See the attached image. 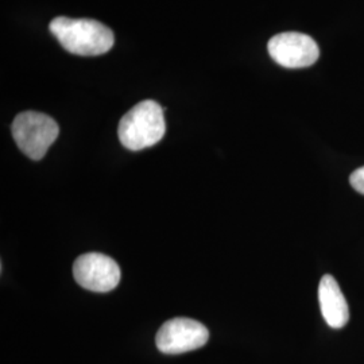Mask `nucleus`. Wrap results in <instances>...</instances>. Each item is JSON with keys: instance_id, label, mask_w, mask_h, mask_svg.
I'll list each match as a JSON object with an SVG mask.
<instances>
[{"instance_id": "1", "label": "nucleus", "mask_w": 364, "mask_h": 364, "mask_svg": "<svg viewBox=\"0 0 364 364\" xmlns=\"http://www.w3.org/2000/svg\"><path fill=\"white\" fill-rule=\"evenodd\" d=\"M50 33L66 52L77 55H100L114 46V33L109 27L95 19L54 18Z\"/></svg>"}, {"instance_id": "2", "label": "nucleus", "mask_w": 364, "mask_h": 364, "mask_svg": "<svg viewBox=\"0 0 364 364\" xmlns=\"http://www.w3.org/2000/svg\"><path fill=\"white\" fill-rule=\"evenodd\" d=\"M166 131L161 105L144 100L132 107L119 123L120 144L131 151H139L158 144Z\"/></svg>"}, {"instance_id": "3", "label": "nucleus", "mask_w": 364, "mask_h": 364, "mask_svg": "<svg viewBox=\"0 0 364 364\" xmlns=\"http://www.w3.org/2000/svg\"><path fill=\"white\" fill-rule=\"evenodd\" d=\"M11 130L15 144L25 156L34 161L45 156L60 134L58 124L52 117L34 111L22 112L15 117Z\"/></svg>"}, {"instance_id": "4", "label": "nucleus", "mask_w": 364, "mask_h": 364, "mask_svg": "<svg viewBox=\"0 0 364 364\" xmlns=\"http://www.w3.org/2000/svg\"><path fill=\"white\" fill-rule=\"evenodd\" d=\"M208 338V329L201 323L177 317L161 326L156 333V344L159 351L176 355L198 350L207 344Z\"/></svg>"}, {"instance_id": "5", "label": "nucleus", "mask_w": 364, "mask_h": 364, "mask_svg": "<svg viewBox=\"0 0 364 364\" xmlns=\"http://www.w3.org/2000/svg\"><path fill=\"white\" fill-rule=\"evenodd\" d=\"M267 49L277 64L290 69L308 68L320 57V49L316 41L296 31L277 34L269 41Z\"/></svg>"}, {"instance_id": "6", "label": "nucleus", "mask_w": 364, "mask_h": 364, "mask_svg": "<svg viewBox=\"0 0 364 364\" xmlns=\"http://www.w3.org/2000/svg\"><path fill=\"white\" fill-rule=\"evenodd\" d=\"M73 277L78 285L96 293H107L117 287L120 269L117 262L99 252L78 257L73 264Z\"/></svg>"}, {"instance_id": "7", "label": "nucleus", "mask_w": 364, "mask_h": 364, "mask_svg": "<svg viewBox=\"0 0 364 364\" xmlns=\"http://www.w3.org/2000/svg\"><path fill=\"white\" fill-rule=\"evenodd\" d=\"M318 301L328 326L333 329L347 326L350 320L348 304L333 275L326 274L321 278L318 285Z\"/></svg>"}, {"instance_id": "8", "label": "nucleus", "mask_w": 364, "mask_h": 364, "mask_svg": "<svg viewBox=\"0 0 364 364\" xmlns=\"http://www.w3.org/2000/svg\"><path fill=\"white\" fill-rule=\"evenodd\" d=\"M350 182H351L352 188L356 192L364 196V166L352 171V174L350 176Z\"/></svg>"}]
</instances>
